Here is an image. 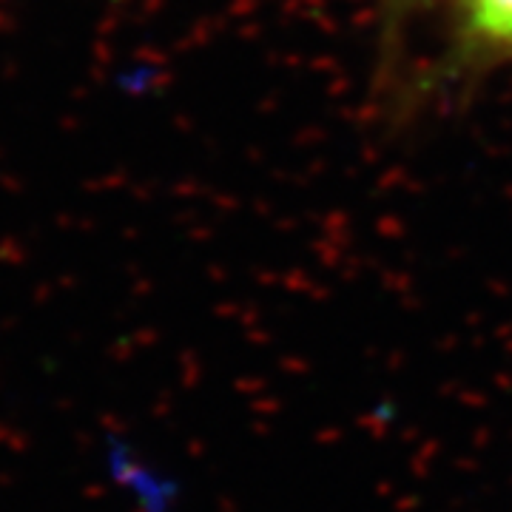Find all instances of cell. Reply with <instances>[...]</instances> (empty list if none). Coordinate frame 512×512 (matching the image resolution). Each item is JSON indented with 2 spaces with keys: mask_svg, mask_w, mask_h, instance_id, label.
<instances>
[{
  "mask_svg": "<svg viewBox=\"0 0 512 512\" xmlns=\"http://www.w3.org/2000/svg\"><path fill=\"white\" fill-rule=\"evenodd\" d=\"M467 40L484 52L512 55V0H456Z\"/></svg>",
  "mask_w": 512,
  "mask_h": 512,
  "instance_id": "6da1fadb",
  "label": "cell"
}]
</instances>
